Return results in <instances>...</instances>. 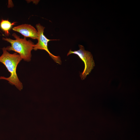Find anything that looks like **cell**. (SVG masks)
<instances>
[{"label": "cell", "mask_w": 140, "mask_h": 140, "mask_svg": "<svg viewBox=\"0 0 140 140\" xmlns=\"http://www.w3.org/2000/svg\"><path fill=\"white\" fill-rule=\"evenodd\" d=\"M78 46L79 50L74 51H72L71 50H70L67 53V56L71 54H75L85 64L84 69L83 72L81 73L80 75L81 79L83 80L91 72L95 65L93 56L91 52L86 50L83 46L80 45Z\"/></svg>", "instance_id": "cell-3"}, {"label": "cell", "mask_w": 140, "mask_h": 140, "mask_svg": "<svg viewBox=\"0 0 140 140\" xmlns=\"http://www.w3.org/2000/svg\"><path fill=\"white\" fill-rule=\"evenodd\" d=\"M3 53L0 56V62L3 64L10 73V76L8 78L4 76L0 77V79L8 81L9 83L14 85L19 90L23 88L22 83L19 80L16 72L17 65L22 59L20 55L15 53H10L6 50V47L2 48Z\"/></svg>", "instance_id": "cell-1"}, {"label": "cell", "mask_w": 140, "mask_h": 140, "mask_svg": "<svg viewBox=\"0 0 140 140\" xmlns=\"http://www.w3.org/2000/svg\"><path fill=\"white\" fill-rule=\"evenodd\" d=\"M15 22L11 23L8 20L2 19L0 22V27L4 32L5 35L9 36L10 34L9 31Z\"/></svg>", "instance_id": "cell-6"}, {"label": "cell", "mask_w": 140, "mask_h": 140, "mask_svg": "<svg viewBox=\"0 0 140 140\" xmlns=\"http://www.w3.org/2000/svg\"><path fill=\"white\" fill-rule=\"evenodd\" d=\"M36 27L38 32V42L33 46V49L35 51L38 50H44L49 54L51 57L54 61L59 65L61 64V61L60 56H56L51 53L48 48V43L51 40H57V39H49L44 34L45 27L38 23L36 25Z\"/></svg>", "instance_id": "cell-4"}, {"label": "cell", "mask_w": 140, "mask_h": 140, "mask_svg": "<svg viewBox=\"0 0 140 140\" xmlns=\"http://www.w3.org/2000/svg\"><path fill=\"white\" fill-rule=\"evenodd\" d=\"M12 30L18 32L25 37H29L33 39H37L38 31L33 26L27 24H24L13 27Z\"/></svg>", "instance_id": "cell-5"}, {"label": "cell", "mask_w": 140, "mask_h": 140, "mask_svg": "<svg viewBox=\"0 0 140 140\" xmlns=\"http://www.w3.org/2000/svg\"><path fill=\"white\" fill-rule=\"evenodd\" d=\"M12 36L15 39L2 38L3 40L9 42L11 45L6 47V50L14 51L18 53L24 61H30L32 56L31 51L34 45V43L31 40H27L25 37L20 38L15 33H13Z\"/></svg>", "instance_id": "cell-2"}]
</instances>
